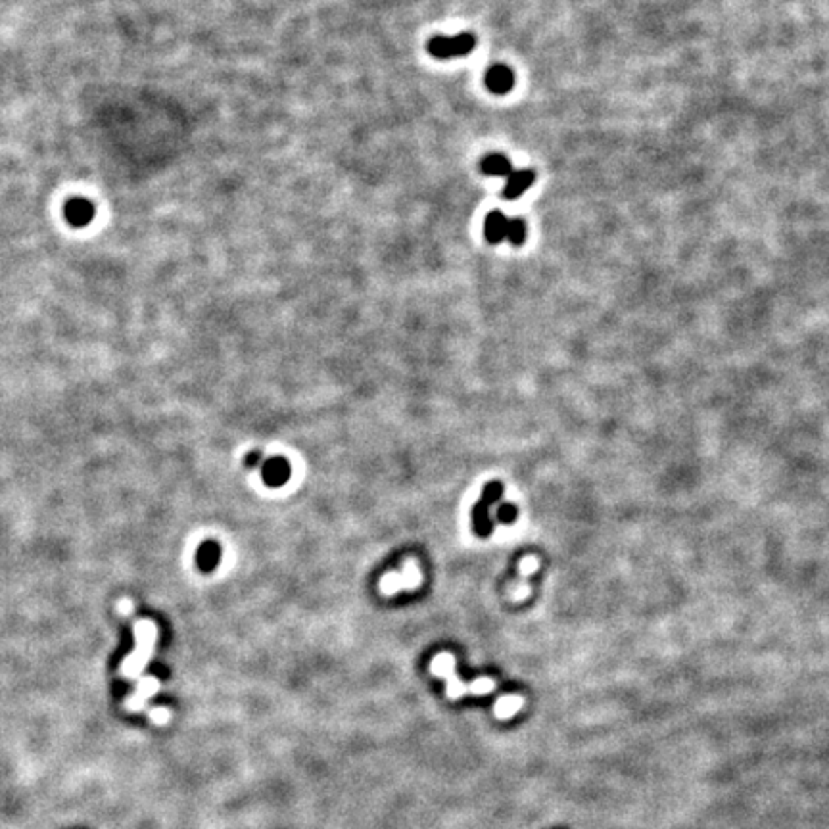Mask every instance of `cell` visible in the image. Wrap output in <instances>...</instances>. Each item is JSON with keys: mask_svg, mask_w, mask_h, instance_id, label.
Instances as JSON below:
<instances>
[{"mask_svg": "<svg viewBox=\"0 0 829 829\" xmlns=\"http://www.w3.org/2000/svg\"><path fill=\"white\" fill-rule=\"evenodd\" d=\"M135 639H137L135 651L123 660V664L119 668V674L129 680H139L142 676V670L146 668L148 660L154 653L158 626L152 620H137L135 622Z\"/></svg>", "mask_w": 829, "mask_h": 829, "instance_id": "1", "label": "cell"}, {"mask_svg": "<svg viewBox=\"0 0 829 829\" xmlns=\"http://www.w3.org/2000/svg\"><path fill=\"white\" fill-rule=\"evenodd\" d=\"M476 47V37L473 33H459L455 37H443L438 35L434 39L428 40V52L438 58V60H450L459 56L471 54Z\"/></svg>", "mask_w": 829, "mask_h": 829, "instance_id": "2", "label": "cell"}, {"mask_svg": "<svg viewBox=\"0 0 829 829\" xmlns=\"http://www.w3.org/2000/svg\"><path fill=\"white\" fill-rule=\"evenodd\" d=\"M419 586L420 570L417 561H413V558L405 561V572L403 574L390 572L380 580V591L386 593V595H392V593H397V591H403V589H415Z\"/></svg>", "mask_w": 829, "mask_h": 829, "instance_id": "3", "label": "cell"}, {"mask_svg": "<svg viewBox=\"0 0 829 829\" xmlns=\"http://www.w3.org/2000/svg\"><path fill=\"white\" fill-rule=\"evenodd\" d=\"M453 668H455V657H453V655H450V653H442V655H438V657L432 660V664H430V670H432L436 676H440V678H443V680H448V690H446L448 697L459 699V697H463L465 693H469V685H465V683L461 682V680H457V678H455V674H453Z\"/></svg>", "mask_w": 829, "mask_h": 829, "instance_id": "4", "label": "cell"}, {"mask_svg": "<svg viewBox=\"0 0 829 829\" xmlns=\"http://www.w3.org/2000/svg\"><path fill=\"white\" fill-rule=\"evenodd\" d=\"M501 494H503L501 484H499V482H492V484L486 486V492H484V497H482L480 503L474 507V524H476V530H478L480 534H488L489 532L492 522H489L488 517V507L494 503V501H497V499L501 497Z\"/></svg>", "mask_w": 829, "mask_h": 829, "instance_id": "5", "label": "cell"}, {"mask_svg": "<svg viewBox=\"0 0 829 829\" xmlns=\"http://www.w3.org/2000/svg\"><path fill=\"white\" fill-rule=\"evenodd\" d=\"M158 691H160V680L155 676H142V678H139L135 693L125 701V708L129 713H139L146 706L148 699L154 697Z\"/></svg>", "mask_w": 829, "mask_h": 829, "instance_id": "6", "label": "cell"}, {"mask_svg": "<svg viewBox=\"0 0 829 829\" xmlns=\"http://www.w3.org/2000/svg\"><path fill=\"white\" fill-rule=\"evenodd\" d=\"M534 171L532 169H512L509 177H505L503 198L505 200H517L519 196L526 192L530 186L534 185Z\"/></svg>", "mask_w": 829, "mask_h": 829, "instance_id": "7", "label": "cell"}, {"mask_svg": "<svg viewBox=\"0 0 829 829\" xmlns=\"http://www.w3.org/2000/svg\"><path fill=\"white\" fill-rule=\"evenodd\" d=\"M486 86L494 94H507L515 86V73L511 68H507L503 63L492 66L486 71Z\"/></svg>", "mask_w": 829, "mask_h": 829, "instance_id": "8", "label": "cell"}, {"mask_svg": "<svg viewBox=\"0 0 829 829\" xmlns=\"http://www.w3.org/2000/svg\"><path fill=\"white\" fill-rule=\"evenodd\" d=\"M63 215L73 227H85L94 219V206L86 198H71L63 208Z\"/></svg>", "mask_w": 829, "mask_h": 829, "instance_id": "9", "label": "cell"}, {"mask_svg": "<svg viewBox=\"0 0 829 829\" xmlns=\"http://www.w3.org/2000/svg\"><path fill=\"white\" fill-rule=\"evenodd\" d=\"M507 225H509V219H507V215H503V211H489L486 215V221H484V236H486V241L489 244L503 242L505 236H507Z\"/></svg>", "mask_w": 829, "mask_h": 829, "instance_id": "10", "label": "cell"}, {"mask_svg": "<svg viewBox=\"0 0 829 829\" xmlns=\"http://www.w3.org/2000/svg\"><path fill=\"white\" fill-rule=\"evenodd\" d=\"M480 169L488 177H509L512 171V163L507 155L496 152V154H488L482 160Z\"/></svg>", "mask_w": 829, "mask_h": 829, "instance_id": "11", "label": "cell"}, {"mask_svg": "<svg viewBox=\"0 0 829 829\" xmlns=\"http://www.w3.org/2000/svg\"><path fill=\"white\" fill-rule=\"evenodd\" d=\"M505 241H509L512 244V246H520V244H524V241H526V221L520 218H512L509 219V225H507V236H505Z\"/></svg>", "mask_w": 829, "mask_h": 829, "instance_id": "12", "label": "cell"}, {"mask_svg": "<svg viewBox=\"0 0 829 829\" xmlns=\"http://www.w3.org/2000/svg\"><path fill=\"white\" fill-rule=\"evenodd\" d=\"M522 705V701L519 697H507L501 699L496 705V716L499 718H509L512 714L519 710V706Z\"/></svg>", "mask_w": 829, "mask_h": 829, "instance_id": "13", "label": "cell"}, {"mask_svg": "<svg viewBox=\"0 0 829 829\" xmlns=\"http://www.w3.org/2000/svg\"><path fill=\"white\" fill-rule=\"evenodd\" d=\"M148 716H150V720L154 722V724H158V726H163V724H167V722L171 720L169 708H165V706L150 708V710H148Z\"/></svg>", "mask_w": 829, "mask_h": 829, "instance_id": "14", "label": "cell"}, {"mask_svg": "<svg viewBox=\"0 0 829 829\" xmlns=\"http://www.w3.org/2000/svg\"><path fill=\"white\" fill-rule=\"evenodd\" d=\"M492 690H494V682L486 680V678L476 680V682L469 685V693H474V695H484V693H488Z\"/></svg>", "mask_w": 829, "mask_h": 829, "instance_id": "15", "label": "cell"}, {"mask_svg": "<svg viewBox=\"0 0 829 829\" xmlns=\"http://www.w3.org/2000/svg\"><path fill=\"white\" fill-rule=\"evenodd\" d=\"M515 517H517V509H515L512 505H503V507L499 509V519L503 520V522H511Z\"/></svg>", "mask_w": 829, "mask_h": 829, "instance_id": "16", "label": "cell"}, {"mask_svg": "<svg viewBox=\"0 0 829 829\" xmlns=\"http://www.w3.org/2000/svg\"><path fill=\"white\" fill-rule=\"evenodd\" d=\"M117 611L121 612L123 616H127V614H131V611H132L131 599H121V601L117 603Z\"/></svg>", "mask_w": 829, "mask_h": 829, "instance_id": "17", "label": "cell"}]
</instances>
